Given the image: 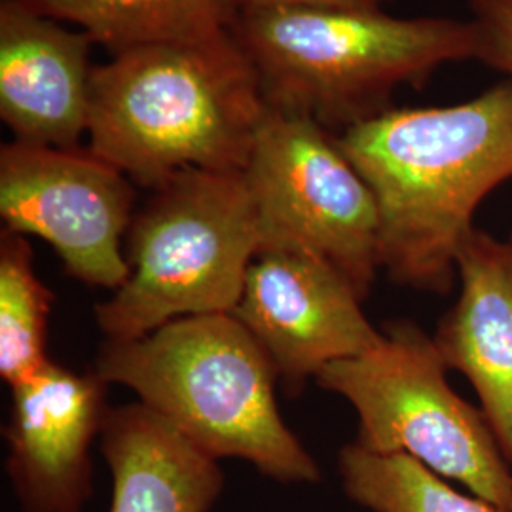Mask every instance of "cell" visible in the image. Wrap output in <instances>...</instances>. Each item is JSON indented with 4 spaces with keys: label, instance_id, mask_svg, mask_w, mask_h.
<instances>
[{
    "label": "cell",
    "instance_id": "17",
    "mask_svg": "<svg viewBox=\"0 0 512 512\" xmlns=\"http://www.w3.org/2000/svg\"><path fill=\"white\" fill-rule=\"evenodd\" d=\"M478 33V61L512 80V0H469Z\"/></svg>",
    "mask_w": 512,
    "mask_h": 512
},
{
    "label": "cell",
    "instance_id": "15",
    "mask_svg": "<svg viewBox=\"0 0 512 512\" xmlns=\"http://www.w3.org/2000/svg\"><path fill=\"white\" fill-rule=\"evenodd\" d=\"M342 488L370 512H507L461 494L446 478L403 454H374L357 442L338 454Z\"/></svg>",
    "mask_w": 512,
    "mask_h": 512
},
{
    "label": "cell",
    "instance_id": "11",
    "mask_svg": "<svg viewBox=\"0 0 512 512\" xmlns=\"http://www.w3.org/2000/svg\"><path fill=\"white\" fill-rule=\"evenodd\" d=\"M92 44L82 29L0 0V118L14 141L80 148L90 124Z\"/></svg>",
    "mask_w": 512,
    "mask_h": 512
},
{
    "label": "cell",
    "instance_id": "20",
    "mask_svg": "<svg viewBox=\"0 0 512 512\" xmlns=\"http://www.w3.org/2000/svg\"><path fill=\"white\" fill-rule=\"evenodd\" d=\"M511 238H512V236H511Z\"/></svg>",
    "mask_w": 512,
    "mask_h": 512
},
{
    "label": "cell",
    "instance_id": "12",
    "mask_svg": "<svg viewBox=\"0 0 512 512\" xmlns=\"http://www.w3.org/2000/svg\"><path fill=\"white\" fill-rule=\"evenodd\" d=\"M459 294L433 340L444 363L473 385L512 465V238L473 228L459 247Z\"/></svg>",
    "mask_w": 512,
    "mask_h": 512
},
{
    "label": "cell",
    "instance_id": "1",
    "mask_svg": "<svg viewBox=\"0 0 512 512\" xmlns=\"http://www.w3.org/2000/svg\"><path fill=\"white\" fill-rule=\"evenodd\" d=\"M336 143L378 203L382 270L414 291L448 293L476 207L512 179L511 78L459 105L391 107Z\"/></svg>",
    "mask_w": 512,
    "mask_h": 512
},
{
    "label": "cell",
    "instance_id": "7",
    "mask_svg": "<svg viewBox=\"0 0 512 512\" xmlns=\"http://www.w3.org/2000/svg\"><path fill=\"white\" fill-rule=\"evenodd\" d=\"M260 249L298 247L346 275L365 300L382 270V222L363 175L310 116L268 109L243 169Z\"/></svg>",
    "mask_w": 512,
    "mask_h": 512
},
{
    "label": "cell",
    "instance_id": "5",
    "mask_svg": "<svg viewBox=\"0 0 512 512\" xmlns=\"http://www.w3.org/2000/svg\"><path fill=\"white\" fill-rule=\"evenodd\" d=\"M260 243L243 171L177 173L131 220L128 281L97 304V327L133 340L181 317L232 313Z\"/></svg>",
    "mask_w": 512,
    "mask_h": 512
},
{
    "label": "cell",
    "instance_id": "6",
    "mask_svg": "<svg viewBox=\"0 0 512 512\" xmlns=\"http://www.w3.org/2000/svg\"><path fill=\"white\" fill-rule=\"evenodd\" d=\"M433 336L399 321L363 355L325 366L315 382L344 397L359 418L357 444L403 454L509 512L512 471L482 410L446 380Z\"/></svg>",
    "mask_w": 512,
    "mask_h": 512
},
{
    "label": "cell",
    "instance_id": "9",
    "mask_svg": "<svg viewBox=\"0 0 512 512\" xmlns=\"http://www.w3.org/2000/svg\"><path fill=\"white\" fill-rule=\"evenodd\" d=\"M348 277L298 247L253 258L232 315L255 336L291 393L325 366L363 355L382 340Z\"/></svg>",
    "mask_w": 512,
    "mask_h": 512
},
{
    "label": "cell",
    "instance_id": "10",
    "mask_svg": "<svg viewBox=\"0 0 512 512\" xmlns=\"http://www.w3.org/2000/svg\"><path fill=\"white\" fill-rule=\"evenodd\" d=\"M109 384L48 361L10 385L6 471L23 512H84L92 497L90 448L107 418Z\"/></svg>",
    "mask_w": 512,
    "mask_h": 512
},
{
    "label": "cell",
    "instance_id": "3",
    "mask_svg": "<svg viewBox=\"0 0 512 512\" xmlns=\"http://www.w3.org/2000/svg\"><path fill=\"white\" fill-rule=\"evenodd\" d=\"M95 372L131 389L211 458H236L287 484L321 469L275 401V366L232 313L190 315L133 340H105Z\"/></svg>",
    "mask_w": 512,
    "mask_h": 512
},
{
    "label": "cell",
    "instance_id": "16",
    "mask_svg": "<svg viewBox=\"0 0 512 512\" xmlns=\"http://www.w3.org/2000/svg\"><path fill=\"white\" fill-rule=\"evenodd\" d=\"M54 293L35 272L25 236L0 234V376L8 385L33 376L46 353Z\"/></svg>",
    "mask_w": 512,
    "mask_h": 512
},
{
    "label": "cell",
    "instance_id": "19",
    "mask_svg": "<svg viewBox=\"0 0 512 512\" xmlns=\"http://www.w3.org/2000/svg\"><path fill=\"white\" fill-rule=\"evenodd\" d=\"M509 512H512V501H511V507H509Z\"/></svg>",
    "mask_w": 512,
    "mask_h": 512
},
{
    "label": "cell",
    "instance_id": "4",
    "mask_svg": "<svg viewBox=\"0 0 512 512\" xmlns=\"http://www.w3.org/2000/svg\"><path fill=\"white\" fill-rule=\"evenodd\" d=\"M268 109L310 116L338 135L391 109L399 86L478 59L475 23L315 8L241 10L230 29Z\"/></svg>",
    "mask_w": 512,
    "mask_h": 512
},
{
    "label": "cell",
    "instance_id": "14",
    "mask_svg": "<svg viewBox=\"0 0 512 512\" xmlns=\"http://www.w3.org/2000/svg\"><path fill=\"white\" fill-rule=\"evenodd\" d=\"M46 18L69 21L110 54L128 48L228 33L239 0H21Z\"/></svg>",
    "mask_w": 512,
    "mask_h": 512
},
{
    "label": "cell",
    "instance_id": "18",
    "mask_svg": "<svg viewBox=\"0 0 512 512\" xmlns=\"http://www.w3.org/2000/svg\"><path fill=\"white\" fill-rule=\"evenodd\" d=\"M385 0H239L241 10L258 8H315L342 12H376Z\"/></svg>",
    "mask_w": 512,
    "mask_h": 512
},
{
    "label": "cell",
    "instance_id": "13",
    "mask_svg": "<svg viewBox=\"0 0 512 512\" xmlns=\"http://www.w3.org/2000/svg\"><path fill=\"white\" fill-rule=\"evenodd\" d=\"M99 437L110 512H209L224 490L219 459L143 403L109 408Z\"/></svg>",
    "mask_w": 512,
    "mask_h": 512
},
{
    "label": "cell",
    "instance_id": "8",
    "mask_svg": "<svg viewBox=\"0 0 512 512\" xmlns=\"http://www.w3.org/2000/svg\"><path fill=\"white\" fill-rule=\"evenodd\" d=\"M0 217L50 243L71 277L114 291L128 281L135 184L88 148L2 145Z\"/></svg>",
    "mask_w": 512,
    "mask_h": 512
},
{
    "label": "cell",
    "instance_id": "2",
    "mask_svg": "<svg viewBox=\"0 0 512 512\" xmlns=\"http://www.w3.org/2000/svg\"><path fill=\"white\" fill-rule=\"evenodd\" d=\"M264 114L256 69L230 31L152 42L93 69L88 150L154 190L186 169L243 171Z\"/></svg>",
    "mask_w": 512,
    "mask_h": 512
}]
</instances>
